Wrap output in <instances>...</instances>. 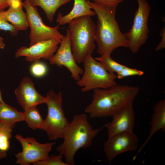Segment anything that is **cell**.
Wrapping results in <instances>:
<instances>
[{
  "mask_svg": "<svg viewBox=\"0 0 165 165\" xmlns=\"http://www.w3.org/2000/svg\"><path fill=\"white\" fill-rule=\"evenodd\" d=\"M89 2L97 17L95 35L97 53L111 55L118 47L128 48L127 41L116 19L117 7Z\"/></svg>",
  "mask_w": 165,
  "mask_h": 165,
  "instance_id": "6da1fadb",
  "label": "cell"
},
{
  "mask_svg": "<svg viewBox=\"0 0 165 165\" xmlns=\"http://www.w3.org/2000/svg\"><path fill=\"white\" fill-rule=\"evenodd\" d=\"M93 90L92 101L84 110L91 118L112 116L120 108L133 102L140 89L136 86L117 84L108 88Z\"/></svg>",
  "mask_w": 165,
  "mask_h": 165,
  "instance_id": "7a4b0ae2",
  "label": "cell"
},
{
  "mask_svg": "<svg viewBox=\"0 0 165 165\" xmlns=\"http://www.w3.org/2000/svg\"><path fill=\"white\" fill-rule=\"evenodd\" d=\"M102 128L94 129L85 114L74 116L64 133L63 142L57 148L68 165H75L74 157L77 151L89 147Z\"/></svg>",
  "mask_w": 165,
  "mask_h": 165,
  "instance_id": "3957f363",
  "label": "cell"
},
{
  "mask_svg": "<svg viewBox=\"0 0 165 165\" xmlns=\"http://www.w3.org/2000/svg\"><path fill=\"white\" fill-rule=\"evenodd\" d=\"M68 24L72 51L76 62L80 64L96 47V25L89 16L76 18Z\"/></svg>",
  "mask_w": 165,
  "mask_h": 165,
  "instance_id": "277c9868",
  "label": "cell"
},
{
  "mask_svg": "<svg viewBox=\"0 0 165 165\" xmlns=\"http://www.w3.org/2000/svg\"><path fill=\"white\" fill-rule=\"evenodd\" d=\"M45 98L47 114L40 130L46 132L50 141L63 138L69 122L63 109L62 93H57L51 89L47 92Z\"/></svg>",
  "mask_w": 165,
  "mask_h": 165,
  "instance_id": "5b68a950",
  "label": "cell"
},
{
  "mask_svg": "<svg viewBox=\"0 0 165 165\" xmlns=\"http://www.w3.org/2000/svg\"><path fill=\"white\" fill-rule=\"evenodd\" d=\"M82 76L77 81L82 92L95 89H106L117 84L116 75L108 71L103 64L88 54L83 62Z\"/></svg>",
  "mask_w": 165,
  "mask_h": 165,
  "instance_id": "8992f818",
  "label": "cell"
},
{
  "mask_svg": "<svg viewBox=\"0 0 165 165\" xmlns=\"http://www.w3.org/2000/svg\"><path fill=\"white\" fill-rule=\"evenodd\" d=\"M138 7L136 11L133 24L127 32L124 33L127 41L128 48L134 53H137L148 38V22L151 10L146 0H136Z\"/></svg>",
  "mask_w": 165,
  "mask_h": 165,
  "instance_id": "52a82bcc",
  "label": "cell"
},
{
  "mask_svg": "<svg viewBox=\"0 0 165 165\" xmlns=\"http://www.w3.org/2000/svg\"><path fill=\"white\" fill-rule=\"evenodd\" d=\"M23 6L26 10L28 25L30 29L29 46L42 41L53 38L63 39L64 36L58 31L59 24L53 27L45 25L36 6L31 4L27 0L24 1Z\"/></svg>",
  "mask_w": 165,
  "mask_h": 165,
  "instance_id": "ba28073f",
  "label": "cell"
},
{
  "mask_svg": "<svg viewBox=\"0 0 165 165\" xmlns=\"http://www.w3.org/2000/svg\"><path fill=\"white\" fill-rule=\"evenodd\" d=\"M15 138L20 143L22 150L15 154L16 163L20 165H29L39 161L45 160L49 157V153L54 142L40 143L33 138H24L16 134Z\"/></svg>",
  "mask_w": 165,
  "mask_h": 165,
  "instance_id": "9c48e42d",
  "label": "cell"
},
{
  "mask_svg": "<svg viewBox=\"0 0 165 165\" xmlns=\"http://www.w3.org/2000/svg\"><path fill=\"white\" fill-rule=\"evenodd\" d=\"M60 45L56 53L49 60L50 64L67 68L71 74L72 77L77 81L82 75L83 70L77 64L73 55L71 47L69 29L61 40Z\"/></svg>",
  "mask_w": 165,
  "mask_h": 165,
  "instance_id": "30bf717a",
  "label": "cell"
},
{
  "mask_svg": "<svg viewBox=\"0 0 165 165\" xmlns=\"http://www.w3.org/2000/svg\"><path fill=\"white\" fill-rule=\"evenodd\" d=\"M138 143V138L134 132L119 133L109 137L104 146L108 161L111 162L121 153L136 150Z\"/></svg>",
  "mask_w": 165,
  "mask_h": 165,
  "instance_id": "8fae6325",
  "label": "cell"
},
{
  "mask_svg": "<svg viewBox=\"0 0 165 165\" xmlns=\"http://www.w3.org/2000/svg\"><path fill=\"white\" fill-rule=\"evenodd\" d=\"M61 41L53 38L40 42L29 47H21L17 50L15 56L25 57L27 61L32 63L38 61L40 59L49 60L57 51Z\"/></svg>",
  "mask_w": 165,
  "mask_h": 165,
  "instance_id": "7c38bea8",
  "label": "cell"
},
{
  "mask_svg": "<svg viewBox=\"0 0 165 165\" xmlns=\"http://www.w3.org/2000/svg\"><path fill=\"white\" fill-rule=\"evenodd\" d=\"M112 116V120L104 126L108 137L119 133L133 132L135 118L133 102L120 108Z\"/></svg>",
  "mask_w": 165,
  "mask_h": 165,
  "instance_id": "4fadbf2b",
  "label": "cell"
},
{
  "mask_svg": "<svg viewBox=\"0 0 165 165\" xmlns=\"http://www.w3.org/2000/svg\"><path fill=\"white\" fill-rule=\"evenodd\" d=\"M15 93L18 103L24 110L46 103L45 97L37 91L29 77L22 79Z\"/></svg>",
  "mask_w": 165,
  "mask_h": 165,
  "instance_id": "5bb4252c",
  "label": "cell"
},
{
  "mask_svg": "<svg viewBox=\"0 0 165 165\" xmlns=\"http://www.w3.org/2000/svg\"><path fill=\"white\" fill-rule=\"evenodd\" d=\"M153 113L152 115L150 123V128L149 135L138 152L134 156V160L137 156L141 152L154 134L161 130H165V100L161 99L157 102L154 106Z\"/></svg>",
  "mask_w": 165,
  "mask_h": 165,
  "instance_id": "9a60e30c",
  "label": "cell"
},
{
  "mask_svg": "<svg viewBox=\"0 0 165 165\" xmlns=\"http://www.w3.org/2000/svg\"><path fill=\"white\" fill-rule=\"evenodd\" d=\"M74 5L72 10L68 14L63 16L59 12L57 15L56 21L60 25L68 24L73 19L82 16L96 15L94 11L91 10L89 3V0H73Z\"/></svg>",
  "mask_w": 165,
  "mask_h": 165,
  "instance_id": "2e32d148",
  "label": "cell"
},
{
  "mask_svg": "<svg viewBox=\"0 0 165 165\" xmlns=\"http://www.w3.org/2000/svg\"><path fill=\"white\" fill-rule=\"evenodd\" d=\"M0 18L10 23L18 31L25 30L28 27L26 13L22 8L9 6L7 10L0 11Z\"/></svg>",
  "mask_w": 165,
  "mask_h": 165,
  "instance_id": "e0dca14e",
  "label": "cell"
},
{
  "mask_svg": "<svg viewBox=\"0 0 165 165\" xmlns=\"http://www.w3.org/2000/svg\"><path fill=\"white\" fill-rule=\"evenodd\" d=\"M22 121H25L24 112L5 102L0 103V122L13 129L16 123Z\"/></svg>",
  "mask_w": 165,
  "mask_h": 165,
  "instance_id": "ac0fdd59",
  "label": "cell"
},
{
  "mask_svg": "<svg viewBox=\"0 0 165 165\" xmlns=\"http://www.w3.org/2000/svg\"><path fill=\"white\" fill-rule=\"evenodd\" d=\"M32 5L41 7L47 18L51 23L57 10L62 5L73 0H27Z\"/></svg>",
  "mask_w": 165,
  "mask_h": 165,
  "instance_id": "d6986e66",
  "label": "cell"
},
{
  "mask_svg": "<svg viewBox=\"0 0 165 165\" xmlns=\"http://www.w3.org/2000/svg\"><path fill=\"white\" fill-rule=\"evenodd\" d=\"M25 121L28 127L33 130L40 129L43 120L36 106L31 107L24 110Z\"/></svg>",
  "mask_w": 165,
  "mask_h": 165,
  "instance_id": "ffe728a7",
  "label": "cell"
},
{
  "mask_svg": "<svg viewBox=\"0 0 165 165\" xmlns=\"http://www.w3.org/2000/svg\"><path fill=\"white\" fill-rule=\"evenodd\" d=\"M95 59L100 62L106 69L111 73H117L126 66L114 61L109 54L101 56L95 57Z\"/></svg>",
  "mask_w": 165,
  "mask_h": 165,
  "instance_id": "44dd1931",
  "label": "cell"
},
{
  "mask_svg": "<svg viewBox=\"0 0 165 165\" xmlns=\"http://www.w3.org/2000/svg\"><path fill=\"white\" fill-rule=\"evenodd\" d=\"M12 129L6 125L0 130V150L6 151L9 147Z\"/></svg>",
  "mask_w": 165,
  "mask_h": 165,
  "instance_id": "7402d4cb",
  "label": "cell"
},
{
  "mask_svg": "<svg viewBox=\"0 0 165 165\" xmlns=\"http://www.w3.org/2000/svg\"><path fill=\"white\" fill-rule=\"evenodd\" d=\"M30 67L31 74L36 77H41L46 75L47 72V68L46 64L38 61L32 63Z\"/></svg>",
  "mask_w": 165,
  "mask_h": 165,
  "instance_id": "603a6c76",
  "label": "cell"
},
{
  "mask_svg": "<svg viewBox=\"0 0 165 165\" xmlns=\"http://www.w3.org/2000/svg\"><path fill=\"white\" fill-rule=\"evenodd\" d=\"M63 156L61 154L58 155H52L47 159L38 161L33 164L34 165H68L62 161Z\"/></svg>",
  "mask_w": 165,
  "mask_h": 165,
  "instance_id": "cb8c5ba5",
  "label": "cell"
},
{
  "mask_svg": "<svg viewBox=\"0 0 165 165\" xmlns=\"http://www.w3.org/2000/svg\"><path fill=\"white\" fill-rule=\"evenodd\" d=\"M144 74V72L141 70L126 66L119 72L116 73V75L117 78L120 79L132 76H141Z\"/></svg>",
  "mask_w": 165,
  "mask_h": 165,
  "instance_id": "d4e9b609",
  "label": "cell"
},
{
  "mask_svg": "<svg viewBox=\"0 0 165 165\" xmlns=\"http://www.w3.org/2000/svg\"><path fill=\"white\" fill-rule=\"evenodd\" d=\"M0 29L8 31L12 36L16 35L19 31L12 24L6 20L0 18Z\"/></svg>",
  "mask_w": 165,
  "mask_h": 165,
  "instance_id": "484cf974",
  "label": "cell"
},
{
  "mask_svg": "<svg viewBox=\"0 0 165 165\" xmlns=\"http://www.w3.org/2000/svg\"><path fill=\"white\" fill-rule=\"evenodd\" d=\"M100 5L117 7L118 5L125 0H93Z\"/></svg>",
  "mask_w": 165,
  "mask_h": 165,
  "instance_id": "4316f807",
  "label": "cell"
},
{
  "mask_svg": "<svg viewBox=\"0 0 165 165\" xmlns=\"http://www.w3.org/2000/svg\"><path fill=\"white\" fill-rule=\"evenodd\" d=\"M160 36L162 38V40L157 45L155 49V51H158L165 48V28H163L161 31Z\"/></svg>",
  "mask_w": 165,
  "mask_h": 165,
  "instance_id": "83f0119b",
  "label": "cell"
},
{
  "mask_svg": "<svg viewBox=\"0 0 165 165\" xmlns=\"http://www.w3.org/2000/svg\"><path fill=\"white\" fill-rule=\"evenodd\" d=\"M9 5L14 8H22L23 7L22 0H7Z\"/></svg>",
  "mask_w": 165,
  "mask_h": 165,
  "instance_id": "f1b7e54d",
  "label": "cell"
},
{
  "mask_svg": "<svg viewBox=\"0 0 165 165\" xmlns=\"http://www.w3.org/2000/svg\"><path fill=\"white\" fill-rule=\"evenodd\" d=\"M8 7H9V5L7 0H0V11Z\"/></svg>",
  "mask_w": 165,
  "mask_h": 165,
  "instance_id": "f546056e",
  "label": "cell"
},
{
  "mask_svg": "<svg viewBox=\"0 0 165 165\" xmlns=\"http://www.w3.org/2000/svg\"><path fill=\"white\" fill-rule=\"evenodd\" d=\"M7 155L6 151L0 150V160L6 158Z\"/></svg>",
  "mask_w": 165,
  "mask_h": 165,
  "instance_id": "4dcf8cb0",
  "label": "cell"
},
{
  "mask_svg": "<svg viewBox=\"0 0 165 165\" xmlns=\"http://www.w3.org/2000/svg\"><path fill=\"white\" fill-rule=\"evenodd\" d=\"M5 45L3 42V39L0 36V49H4Z\"/></svg>",
  "mask_w": 165,
  "mask_h": 165,
  "instance_id": "1f68e13d",
  "label": "cell"
},
{
  "mask_svg": "<svg viewBox=\"0 0 165 165\" xmlns=\"http://www.w3.org/2000/svg\"><path fill=\"white\" fill-rule=\"evenodd\" d=\"M4 102V101H3L2 96V94H1V92L0 90V103H3Z\"/></svg>",
  "mask_w": 165,
  "mask_h": 165,
  "instance_id": "d6a6232c",
  "label": "cell"
},
{
  "mask_svg": "<svg viewBox=\"0 0 165 165\" xmlns=\"http://www.w3.org/2000/svg\"><path fill=\"white\" fill-rule=\"evenodd\" d=\"M5 125L1 122H0V130L4 127Z\"/></svg>",
  "mask_w": 165,
  "mask_h": 165,
  "instance_id": "836d02e7",
  "label": "cell"
}]
</instances>
